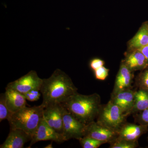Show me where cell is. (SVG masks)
I'll use <instances>...</instances> for the list:
<instances>
[{
    "label": "cell",
    "instance_id": "obj_15",
    "mask_svg": "<svg viewBox=\"0 0 148 148\" xmlns=\"http://www.w3.org/2000/svg\"><path fill=\"white\" fill-rule=\"evenodd\" d=\"M123 62L132 72L143 71L148 66V60L137 49H133L127 53Z\"/></svg>",
    "mask_w": 148,
    "mask_h": 148
},
{
    "label": "cell",
    "instance_id": "obj_28",
    "mask_svg": "<svg viewBox=\"0 0 148 148\" xmlns=\"http://www.w3.org/2000/svg\"><path fill=\"white\" fill-rule=\"evenodd\" d=\"M147 142H148V137H147Z\"/></svg>",
    "mask_w": 148,
    "mask_h": 148
},
{
    "label": "cell",
    "instance_id": "obj_13",
    "mask_svg": "<svg viewBox=\"0 0 148 148\" xmlns=\"http://www.w3.org/2000/svg\"><path fill=\"white\" fill-rule=\"evenodd\" d=\"M31 135L20 129H10L5 141L1 148H22L28 141L32 140Z\"/></svg>",
    "mask_w": 148,
    "mask_h": 148
},
{
    "label": "cell",
    "instance_id": "obj_17",
    "mask_svg": "<svg viewBox=\"0 0 148 148\" xmlns=\"http://www.w3.org/2000/svg\"><path fill=\"white\" fill-rule=\"evenodd\" d=\"M148 45V23L142 25L138 33L130 41L129 47L133 49H138Z\"/></svg>",
    "mask_w": 148,
    "mask_h": 148
},
{
    "label": "cell",
    "instance_id": "obj_12",
    "mask_svg": "<svg viewBox=\"0 0 148 148\" xmlns=\"http://www.w3.org/2000/svg\"><path fill=\"white\" fill-rule=\"evenodd\" d=\"M135 92V90H132V88L123 90L111 97L110 100L129 116L134 106Z\"/></svg>",
    "mask_w": 148,
    "mask_h": 148
},
{
    "label": "cell",
    "instance_id": "obj_14",
    "mask_svg": "<svg viewBox=\"0 0 148 148\" xmlns=\"http://www.w3.org/2000/svg\"><path fill=\"white\" fill-rule=\"evenodd\" d=\"M5 93L7 106L12 114L26 107L27 99L24 94L7 87L5 88Z\"/></svg>",
    "mask_w": 148,
    "mask_h": 148
},
{
    "label": "cell",
    "instance_id": "obj_11",
    "mask_svg": "<svg viewBox=\"0 0 148 148\" xmlns=\"http://www.w3.org/2000/svg\"><path fill=\"white\" fill-rule=\"evenodd\" d=\"M148 131V126L126 122L117 132V138L129 141H138Z\"/></svg>",
    "mask_w": 148,
    "mask_h": 148
},
{
    "label": "cell",
    "instance_id": "obj_4",
    "mask_svg": "<svg viewBox=\"0 0 148 148\" xmlns=\"http://www.w3.org/2000/svg\"><path fill=\"white\" fill-rule=\"evenodd\" d=\"M128 116L111 100L102 105L96 118L99 124L117 132L126 122Z\"/></svg>",
    "mask_w": 148,
    "mask_h": 148
},
{
    "label": "cell",
    "instance_id": "obj_21",
    "mask_svg": "<svg viewBox=\"0 0 148 148\" xmlns=\"http://www.w3.org/2000/svg\"><path fill=\"white\" fill-rule=\"evenodd\" d=\"M135 79V85L138 88L148 89V66L143 70Z\"/></svg>",
    "mask_w": 148,
    "mask_h": 148
},
{
    "label": "cell",
    "instance_id": "obj_25",
    "mask_svg": "<svg viewBox=\"0 0 148 148\" xmlns=\"http://www.w3.org/2000/svg\"><path fill=\"white\" fill-rule=\"evenodd\" d=\"M105 62L99 58H94L90 61V66L91 69L95 71L97 69L104 66Z\"/></svg>",
    "mask_w": 148,
    "mask_h": 148
},
{
    "label": "cell",
    "instance_id": "obj_9",
    "mask_svg": "<svg viewBox=\"0 0 148 148\" xmlns=\"http://www.w3.org/2000/svg\"><path fill=\"white\" fill-rule=\"evenodd\" d=\"M63 107L61 104L49 105L44 109L43 117L49 125L63 135Z\"/></svg>",
    "mask_w": 148,
    "mask_h": 148
},
{
    "label": "cell",
    "instance_id": "obj_24",
    "mask_svg": "<svg viewBox=\"0 0 148 148\" xmlns=\"http://www.w3.org/2000/svg\"><path fill=\"white\" fill-rule=\"evenodd\" d=\"M40 91L39 90L34 89L25 93L24 95L27 100L31 102H34L39 99L41 95Z\"/></svg>",
    "mask_w": 148,
    "mask_h": 148
},
{
    "label": "cell",
    "instance_id": "obj_2",
    "mask_svg": "<svg viewBox=\"0 0 148 148\" xmlns=\"http://www.w3.org/2000/svg\"><path fill=\"white\" fill-rule=\"evenodd\" d=\"M61 105L76 118L86 125L96 119L102 105L101 97L98 93L85 95L78 92Z\"/></svg>",
    "mask_w": 148,
    "mask_h": 148
},
{
    "label": "cell",
    "instance_id": "obj_22",
    "mask_svg": "<svg viewBox=\"0 0 148 148\" xmlns=\"http://www.w3.org/2000/svg\"><path fill=\"white\" fill-rule=\"evenodd\" d=\"M133 116L135 123L148 126V108Z\"/></svg>",
    "mask_w": 148,
    "mask_h": 148
},
{
    "label": "cell",
    "instance_id": "obj_7",
    "mask_svg": "<svg viewBox=\"0 0 148 148\" xmlns=\"http://www.w3.org/2000/svg\"><path fill=\"white\" fill-rule=\"evenodd\" d=\"M48 140L54 141L57 143H62L66 141L64 135L58 133L50 127L43 117L35 134L32 137L28 148L31 147L32 146L37 142Z\"/></svg>",
    "mask_w": 148,
    "mask_h": 148
},
{
    "label": "cell",
    "instance_id": "obj_18",
    "mask_svg": "<svg viewBox=\"0 0 148 148\" xmlns=\"http://www.w3.org/2000/svg\"><path fill=\"white\" fill-rule=\"evenodd\" d=\"M110 144V148H136L139 147L138 141H129L118 138Z\"/></svg>",
    "mask_w": 148,
    "mask_h": 148
},
{
    "label": "cell",
    "instance_id": "obj_26",
    "mask_svg": "<svg viewBox=\"0 0 148 148\" xmlns=\"http://www.w3.org/2000/svg\"><path fill=\"white\" fill-rule=\"evenodd\" d=\"M137 49L140 51H141L144 54L145 57H146L147 60L148 61V45L145 46L143 47L138 49Z\"/></svg>",
    "mask_w": 148,
    "mask_h": 148
},
{
    "label": "cell",
    "instance_id": "obj_20",
    "mask_svg": "<svg viewBox=\"0 0 148 148\" xmlns=\"http://www.w3.org/2000/svg\"><path fill=\"white\" fill-rule=\"evenodd\" d=\"M12 114L9 110L5 101V93H1L0 96V122L5 119L8 120Z\"/></svg>",
    "mask_w": 148,
    "mask_h": 148
},
{
    "label": "cell",
    "instance_id": "obj_6",
    "mask_svg": "<svg viewBox=\"0 0 148 148\" xmlns=\"http://www.w3.org/2000/svg\"><path fill=\"white\" fill-rule=\"evenodd\" d=\"M42 79L39 77L35 71H31L18 79L8 84L7 87L12 88L24 94L34 89L39 90Z\"/></svg>",
    "mask_w": 148,
    "mask_h": 148
},
{
    "label": "cell",
    "instance_id": "obj_1",
    "mask_svg": "<svg viewBox=\"0 0 148 148\" xmlns=\"http://www.w3.org/2000/svg\"><path fill=\"white\" fill-rule=\"evenodd\" d=\"M71 79L64 71L56 69L48 78L42 79L40 89L42 94V105L44 107L61 104L77 92Z\"/></svg>",
    "mask_w": 148,
    "mask_h": 148
},
{
    "label": "cell",
    "instance_id": "obj_8",
    "mask_svg": "<svg viewBox=\"0 0 148 148\" xmlns=\"http://www.w3.org/2000/svg\"><path fill=\"white\" fill-rule=\"evenodd\" d=\"M84 136L110 144L117 138V132L94 121L86 125Z\"/></svg>",
    "mask_w": 148,
    "mask_h": 148
},
{
    "label": "cell",
    "instance_id": "obj_19",
    "mask_svg": "<svg viewBox=\"0 0 148 148\" xmlns=\"http://www.w3.org/2000/svg\"><path fill=\"white\" fill-rule=\"evenodd\" d=\"M79 140L83 148H98L103 144L107 143L104 141H100L87 136H84Z\"/></svg>",
    "mask_w": 148,
    "mask_h": 148
},
{
    "label": "cell",
    "instance_id": "obj_10",
    "mask_svg": "<svg viewBox=\"0 0 148 148\" xmlns=\"http://www.w3.org/2000/svg\"><path fill=\"white\" fill-rule=\"evenodd\" d=\"M133 77V72L130 71L123 61L117 74L111 97L123 90L132 88Z\"/></svg>",
    "mask_w": 148,
    "mask_h": 148
},
{
    "label": "cell",
    "instance_id": "obj_3",
    "mask_svg": "<svg viewBox=\"0 0 148 148\" xmlns=\"http://www.w3.org/2000/svg\"><path fill=\"white\" fill-rule=\"evenodd\" d=\"M44 107L42 104L25 107L12 115L8 121L10 129H20L33 137L43 117Z\"/></svg>",
    "mask_w": 148,
    "mask_h": 148
},
{
    "label": "cell",
    "instance_id": "obj_5",
    "mask_svg": "<svg viewBox=\"0 0 148 148\" xmlns=\"http://www.w3.org/2000/svg\"><path fill=\"white\" fill-rule=\"evenodd\" d=\"M63 107V135L66 141L71 139L79 140L84 136L86 125L79 121Z\"/></svg>",
    "mask_w": 148,
    "mask_h": 148
},
{
    "label": "cell",
    "instance_id": "obj_16",
    "mask_svg": "<svg viewBox=\"0 0 148 148\" xmlns=\"http://www.w3.org/2000/svg\"><path fill=\"white\" fill-rule=\"evenodd\" d=\"M148 108V89L138 88L135 90V102L131 114L138 113Z\"/></svg>",
    "mask_w": 148,
    "mask_h": 148
},
{
    "label": "cell",
    "instance_id": "obj_27",
    "mask_svg": "<svg viewBox=\"0 0 148 148\" xmlns=\"http://www.w3.org/2000/svg\"><path fill=\"white\" fill-rule=\"evenodd\" d=\"M45 148H52L53 147H52V142L49 145H48L46 147H45Z\"/></svg>",
    "mask_w": 148,
    "mask_h": 148
},
{
    "label": "cell",
    "instance_id": "obj_23",
    "mask_svg": "<svg viewBox=\"0 0 148 148\" xmlns=\"http://www.w3.org/2000/svg\"><path fill=\"white\" fill-rule=\"evenodd\" d=\"M109 70L103 66L94 71L95 78L99 80H105L108 76Z\"/></svg>",
    "mask_w": 148,
    "mask_h": 148
}]
</instances>
